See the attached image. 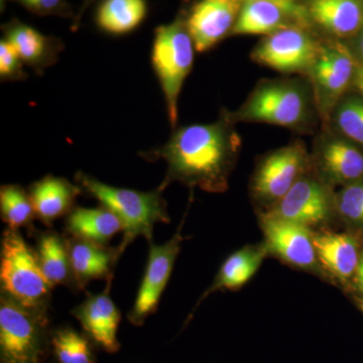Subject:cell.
<instances>
[{"mask_svg":"<svg viewBox=\"0 0 363 363\" xmlns=\"http://www.w3.org/2000/svg\"><path fill=\"white\" fill-rule=\"evenodd\" d=\"M233 123L223 113L216 123L182 126L166 145L140 156L147 161L166 162V176L160 185L162 190L180 182L208 193L225 192L241 145Z\"/></svg>","mask_w":363,"mask_h":363,"instance_id":"1","label":"cell"},{"mask_svg":"<svg viewBox=\"0 0 363 363\" xmlns=\"http://www.w3.org/2000/svg\"><path fill=\"white\" fill-rule=\"evenodd\" d=\"M310 114V99L302 85L293 81H269L255 88L247 102L234 113L233 121H255L298 128Z\"/></svg>","mask_w":363,"mask_h":363,"instance_id":"6","label":"cell"},{"mask_svg":"<svg viewBox=\"0 0 363 363\" xmlns=\"http://www.w3.org/2000/svg\"><path fill=\"white\" fill-rule=\"evenodd\" d=\"M0 252L1 294L33 309L48 310L52 286L40 269L37 253L16 229L2 233Z\"/></svg>","mask_w":363,"mask_h":363,"instance_id":"4","label":"cell"},{"mask_svg":"<svg viewBox=\"0 0 363 363\" xmlns=\"http://www.w3.org/2000/svg\"><path fill=\"white\" fill-rule=\"evenodd\" d=\"M307 164V152L301 143L274 150L255 169L252 181V195L257 201L272 206L303 176Z\"/></svg>","mask_w":363,"mask_h":363,"instance_id":"8","label":"cell"},{"mask_svg":"<svg viewBox=\"0 0 363 363\" xmlns=\"http://www.w3.org/2000/svg\"><path fill=\"white\" fill-rule=\"evenodd\" d=\"M33 13L39 14L63 13L67 9L65 0H16Z\"/></svg>","mask_w":363,"mask_h":363,"instance_id":"32","label":"cell"},{"mask_svg":"<svg viewBox=\"0 0 363 363\" xmlns=\"http://www.w3.org/2000/svg\"><path fill=\"white\" fill-rule=\"evenodd\" d=\"M112 279L102 293L89 294L88 297L72 311L78 320L82 330L98 350L113 353L121 350L118 327L121 313L111 297Z\"/></svg>","mask_w":363,"mask_h":363,"instance_id":"13","label":"cell"},{"mask_svg":"<svg viewBox=\"0 0 363 363\" xmlns=\"http://www.w3.org/2000/svg\"><path fill=\"white\" fill-rule=\"evenodd\" d=\"M335 209L344 220L363 224V178L348 184L334 199Z\"/></svg>","mask_w":363,"mask_h":363,"instance_id":"29","label":"cell"},{"mask_svg":"<svg viewBox=\"0 0 363 363\" xmlns=\"http://www.w3.org/2000/svg\"><path fill=\"white\" fill-rule=\"evenodd\" d=\"M147 11L145 0H104L98 7L97 25L105 33L124 35L143 23Z\"/></svg>","mask_w":363,"mask_h":363,"instance_id":"25","label":"cell"},{"mask_svg":"<svg viewBox=\"0 0 363 363\" xmlns=\"http://www.w3.org/2000/svg\"><path fill=\"white\" fill-rule=\"evenodd\" d=\"M354 84L357 90L362 92L363 95V64L357 68L354 75Z\"/></svg>","mask_w":363,"mask_h":363,"instance_id":"34","label":"cell"},{"mask_svg":"<svg viewBox=\"0 0 363 363\" xmlns=\"http://www.w3.org/2000/svg\"><path fill=\"white\" fill-rule=\"evenodd\" d=\"M37 253L40 269L52 286H67L76 290L66 235L56 231L37 233Z\"/></svg>","mask_w":363,"mask_h":363,"instance_id":"22","label":"cell"},{"mask_svg":"<svg viewBox=\"0 0 363 363\" xmlns=\"http://www.w3.org/2000/svg\"><path fill=\"white\" fill-rule=\"evenodd\" d=\"M320 47L304 28L291 26L267 35L253 50L252 57L260 65L281 73L309 71Z\"/></svg>","mask_w":363,"mask_h":363,"instance_id":"9","label":"cell"},{"mask_svg":"<svg viewBox=\"0 0 363 363\" xmlns=\"http://www.w3.org/2000/svg\"><path fill=\"white\" fill-rule=\"evenodd\" d=\"M194 50L186 21L177 20L156 28L150 60L164 93L167 113L173 128L178 123L182 88L194 63Z\"/></svg>","mask_w":363,"mask_h":363,"instance_id":"5","label":"cell"},{"mask_svg":"<svg viewBox=\"0 0 363 363\" xmlns=\"http://www.w3.org/2000/svg\"><path fill=\"white\" fill-rule=\"evenodd\" d=\"M269 255V250L264 242L262 245H245L229 255L221 264L212 285L198 301L195 309L211 294L218 291L240 290L257 274Z\"/></svg>","mask_w":363,"mask_h":363,"instance_id":"19","label":"cell"},{"mask_svg":"<svg viewBox=\"0 0 363 363\" xmlns=\"http://www.w3.org/2000/svg\"><path fill=\"white\" fill-rule=\"evenodd\" d=\"M293 21L274 4L264 1L243 2L234 26L233 35H269L291 26Z\"/></svg>","mask_w":363,"mask_h":363,"instance_id":"24","label":"cell"},{"mask_svg":"<svg viewBox=\"0 0 363 363\" xmlns=\"http://www.w3.org/2000/svg\"><path fill=\"white\" fill-rule=\"evenodd\" d=\"M48 310L0 297V363H43L51 352Z\"/></svg>","mask_w":363,"mask_h":363,"instance_id":"3","label":"cell"},{"mask_svg":"<svg viewBox=\"0 0 363 363\" xmlns=\"http://www.w3.org/2000/svg\"><path fill=\"white\" fill-rule=\"evenodd\" d=\"M318 262L325 274L346 283L354 277L360 253L358 243L347 233H313Z\"/></svg>","mask_w":363,"mask_h":363,"instance_id":"18","label":"cell"},{"mask_svg":"<svg viewBox=\"0 0 363 363\" xmlns=\"http://www.w3.org/2000/svg\"><path fill=\"white\" fill-rule=\"evenodd\" d=\"M182 230L183 225L179 226L173 238L164 245H155L154 240L149 242L147 267L135 303L128 314V320L133 326H143L145 320L156 313L181 252L182 243L185 240Z\"/></svg>","mask_w":363,"mask_h":363,"instance_id":"7","label":"cell"},{"mask_svg":"<svg viewBox=\"0 0 363 363\" xmlns=\"http://www.w3.org/2000/svg\"><path fill=\"white\" fill-rule=\"evenodd\" d=\"M308 72L311 74L318 107L327 114L354 79L357 68L350 50L341 43H333L320 48Z\"/></svg>","mask_w":363,"mask_h":363,"instance_id":"12","label":"cell"},{"mask_svg":"<svg viewBox=\"0 0 363 363\" xmlns=\"http://www.w3.org/2000/svg\"><path fill=\"white\" fill-rule=\"evenodd\" d=\"M354 281L358 290L363 294V252L360 253L359 262H358L357 271H355Z\"/></svg>","mask_w":363,"mask_h":363,"instance_id":"33","label":"cell"},{"mask_svg":"<svg viewBox=\"0 0 363 363\" xmlns=\"http://www.w3.org/2000/svg\"><path fill=\"white\" fill-rule=\"evenodd\" d=\"M260 226L269 253L303 271L325 274L318 262L310 228L264 213L260 217Z\"/></svg>","mask_w":363,"mask_h":363,"instance_id":"11","label":"cell"},{"mask_svg":"<svg viewBox=\"0 0 363 363\" xmlns=\"http://www.w3.org/2000/svg\"><path fill=\"white\" fill-rule=\"evenodd\" d=\"M335 121L343 135L363 145V98L344 100L336 111Z\"/></svg>","mask_w":363,"mask_h":363,"instance_id":"28","label":"cell"},{"mask_svg":"<svg viewBox=\"0 0 363 363\" xmlns=\"http://www.w3.org/2000/svg\"><path fill=\"white\" fill-rule=\"evenodd\" d=\"M241 6L240 0H199L186 21L196 51H209L233 32Z\"/></svg>","mask_w":363,"mask_h":363,"instance_id":"14","label":"cell"},{"mask_svg":"<svg viewBox=\"0 0 363 363\" xmlns=\"http://www.w3.org/2000/svg\"><path fill=\"white\" fill-rule=\"evenodd\" d=\"M0 214L9 228H33L37 218L28 191L20 185H4L0 188Z\"/></svg>","mask_w":363,"mask_h":363,"instance_id":"27","label":"cell"},{"mask_svg":"<svg viewBox=\"0 0 363 363\" xmlns=\"http://www.w3.org/2000/svg\"><path fill=\"white\" fill-rule=\"evenodd\" d=\"M334 208L335 204L328 188L316 179L302 176L264 214L310 228L328 221Z\"/></svg>","mask_w":363,"mask_h":363,"instance_id":"10","label":"cell"},{"mask_svg":"<svg viewBox=\"0 0 363 363\" xmlns=\"http://www.w3.org/2000/svg\"><path fill=\"white\" fill-rule=\"evenodd\" d=\"M75 181L83 192L108 208L121 219L123 238L117 247L121 255L140 236L149 242L152 241L157 223L171 222L166 200L162 197L164 190L160 187L150 192L113 187L83 172L76 174Z\"/></svg>","mask_w":363,"mask_h":363,"instance_id":"2","label":"cell"},{"mask_svg":"<svg viewBox=\"0 0 363 363\" xmlns=\"http://www.w3.org/2000/svg\"><path fill=\"white\" fill-rule=\"evenodd\" d=\"M359 50H360V52H362V55L363 56V23H362V35H360V40H359Z\"/></svg>","mask_w":363,"mask_h":363,"instance_id":"35","label":"cell"},{"mask_svg":"<svg viewBox=\"0 0 363 363\" xmlns=\"http://www.w3.org/2000/svg\"><path fill=\"white\" fill-rule=\"evenodd\" d=\"M240 2L247 1H264L274 4L279 7L281 11H285L286 16L296 23V25L301 28H306L312 21L309 9L301 4L298 0H240Z\"/></svg>","mask_w":363,"mask_h":363,"instance_id":"31","label":"cell"},{"mask_svg":"<svg viewBox=\"0 0 363 363\" xmlns=\"http://www.w3.org/2000/svg\"><path fill=\"white\" fill-rule=\"evenodd\" d=\"M4 40L13 45L25 65L39 75L56 64L64 49L61 40L47 37L20 21H13L6 26Z\"/></svg>","mask_w":363,"mask_h":363,"instance_id":"16","label":"cell"},{"mask_svg":"<svg viewBox=\"0 0 363 363\" xmlns=\"http://www.w3.org/2000/svg\"><path fill=\"white\" fill-rule=\"evenodd\" d=\"M28 192L37 218L51 227L54 221L67 216L76 207V200L83 191L65 178L45 176L33 183Z\"/></svg>","mask_w":363,"mask_h":363,"instance_id":"17","label":"cell"},{"mask_svg":"<svg viewBox=\"0 0 363 363\" xmlns=\"http://www.w3.org/2000/svg\"><path fill=\"white\" fill-rule=\"evenodd\" d=\"M317 162L329 182L348 185L363 178V154L345 140H324L318 149Z\"/></svg>","mask_w":363,"mask_h":363,"instance_id":"20","label":"cell"},{"mask_svg":"<svg viewBox=\"0 0 363 363\" xmlns=\"http://www.w3.org/2000/svg\"><path fill=\"white\" fill-rule=\"evenodd\" d=\"M76 290H84L91 281L111 279L121 257L118 248L67 236Z\"/></svg>","mask_w":363,"mask_h":363,"instance_id":"15","label":"cell"},{"mask_svg":"<svg viewBox=\"0 0 363 363\" xmlns=\"http://www.w3.org/2000/svg\"><path fill=\"white\" fill-rule=\"evenodd\" d=\"M308 9L312 21L337 37L353 35L363 23L360 0H312Z\"/></svg>","mask_w":363,"mask_h":363,"instance_id":"23","label":"cell"},{"mask_svg":"<svg viewBox=\"0 0 363 363\" xmlns=\"http://www.w3.org/2000/svg\"><path fill=\"white\" fill-rule=\"evenodd\" d=\"M359 308H360V310H362V311L363 312V298H362V300L359 301Z\"/></svg>","mask_w":363,"mask_h":363,"instance_id":"36","label":"cell"},{"mask_svg":"<svg viewBox=\"0 0 363 363\" xmlns=\"http://www.w3.org/2000/svg\"><path fill=\"white\" fill-rule=\"evenodd\" d=\"M67 236L99 245H108L116 234L123 231V223L111 210L104 206H76L65 219Z\"/></svg>","mask_w":363,"mask_h":363,"instance_id":"21","label":"cell"},{"mask_svg":"<svg viewBox=\"0 0 363 363\" xmlns=\"http://www.w3.org/2000/svg\"><path fill=\"white\" fill-rule=\"evenodd\" d=\"M96 348L84 332L72 327L52 331L51 352L58 363H96Z\"/></svg>","mask_w":363,"mask_h":363,"instance_id":"26","label":"cell"},{"mask_svg":"<svg viewBox=\"0 0 363 363\" xmlns=\"http://www.w3.org/2000/svg\"><path fill=\"white\" fill-rule=\"evenodd\" d=\"M23 60L6 40L0 42V79L1 81H23L28 78Z\"/></svg>","mask_w":363,"mask_h":363,"instance_id":"30","label":"cell"}]
</instances>
